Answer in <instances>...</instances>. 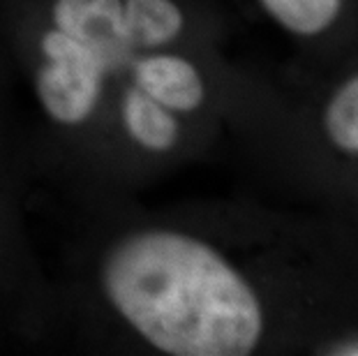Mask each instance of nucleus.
<instances>
[{"instance_id":"f257e3e1","label":"nucleus","mask_w":358,"mask_h":356,"mask_svg":"<svg viewBox=\"0 0 358 356\" xmlns=\"http://www.w3.org/2000/svg\"><path fill=\"white\" fill-rule=\"evenodd\" d=\"M47 350L324 356L358 327V232L262 197L65 213Z\"/></svg>"},{"instance_id":"f03ea898","label":"nucleus","mask_w":358,"mask_h":356,"mask_svg":"<svg viewBox=\"0 0 358 356\" xmlns=\"http://www.w3.org/2000/svg\"><path fill=\"white\" fill-rule=\"evenodd\" d=\"M229 0H0V113L33 208L141 199L224 153Z\"/></svg>"},{"instance_id":"7ed1b4c3","label":"nucleus","mask_w":358,"mask_h":356,"mask_svg":"<svg viewBox=\"0 0 358 356\" xmlns=\"http://www.w3.org/2000/svg\"><path fill=\"white\" fill-rule=\"evenodd\" d=\"M224 153L271 201L358 232V49L324 65L243 60Z\"/></svg>"},{"instance_id":"20e7f679","label":"nucleus","mask_w":358,"mask_h":356,"mask_svg":"<svg viewBox=\"0 0 358 356\" xmlns=\"http://www.w3.org/2000/svg\"><path fill=\"white\" fill-rule=\"evenodd\" d=\"M33 190L0 113V352L49 347V283Z\"/></svg>"},{"instance_id":"39448f33","label":"nucleus","mask_w":358,"mask_h":356,"mask_svg":"<svg viewBox=\"0 0 358 356\" xmlns=\"http://www.w3.org/2000/svg\"><path fill=\"white\" fill-rule=\"evenodd\" d=\"M292 44L289 63L324 65L358 49V0H238Z\"/></svg>"}]
</instances>
